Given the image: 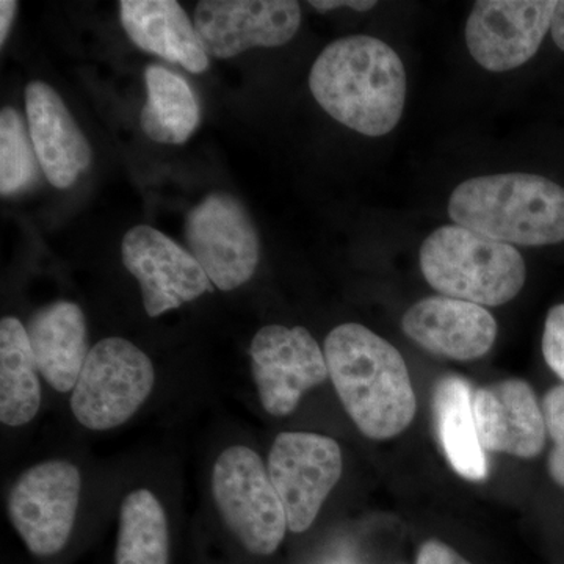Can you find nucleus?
<instances>
[{"mask_svg": "<svg viewBox=\"0 0 564 564\" xmlns=\"http://www.w3.org/2000/svg\"><path fill=\"white\" fill-rule=\"evenodd\" d=\"M302 24V9L293 0H203L195 28L207 54L231 58L254 47L289 43Z\"/></svg>", "mask_w": 564, "mask_h": 564, "instance_id": "obj_13", "label": "nucleus"}, {"mask_svg": "<svg viewBox=\"0 0 564 564\" xmlns=\"http://www.w3.org/2000/svg\"><path fill=\"white\" fill-rule=\"evenodd\" d=\"M185 239L193 258L220 291L240 288L258 269V229L243 204L228 193H212L193 207L185 221Z\"/></svg>", "mask_w": 564, "mask_h": 564, "instance_id": "obj_7", "label": "nucleus"}, {"mask_svg": "<svg viewBox=\"0 0 564 564\" xmlns=\"http://www.w3.org/2000/svg\"><path fill=\"white\" fill-rule=\"evenodd\" d=\"M554 0H480L466 24V44L481 68L505 73L532 61L551 31Z\"/></svg>", "mask_w": 564, "mask_h": 564, "instance_id": "obj_11", "label": "nucleus"}, {"mask_svg": "<svg viewBox=\"0 0 564 564\" xmlns=\"http://www.w3.org/2000/svg\"><path fill=\"white\" fill-rule=\"evenodd\" d=\"M25 109L32 144L47 181L57 188L76 184L90 166L91 148L58 93L44 82H31L25 88Z\"/></svg>", "mask_w": 564, "mask_h": 564, "instance_id": "obj_16", "label": "nucleus"}, {"mask_svg": "<svg viewBox=\"0 0 564 564\" xmlns=\"http://www.w3.org/2000/svg\"><path fill=\"white\" fill-rule=\"evenodd\" d=\"M343 451L332 437L300 432L278 434L269 455V474L292 533L311 529L343 477Z\"/></svg>", "mask_w": 564, "mask_h": 564, "instance_id": "obj_8", "label": "nucleus"}, {"mask_svg": "<svg viewBox=\"0 0 564 564\" xmlns=\"http://www.w3.org/2000/svg\"><path fill=\"white\" fill-rule=\"evenodd\" d=\"M25 329L44 380L55 391H74L90 352L80 307L69 302L52 303L36 311Z\"/></svg>", "mask_w": 564, "mask_h": 564, "instance_id": "obj_18", "label": "nucleus"}, {"mask_svg": "<svg viewBox=\"0 0 564 564\" xmlns=\"http://www.w3.org/2000/svg\"><path fill=\"white\" fill-rule=\"evenodd\" d=\"M448 215L456 225L508 245L564 242V188L538 174L464 181L448 199Z\"/></svg>", "mask_w": 564, "mask_h": 564, "instance_id": "obj_3", "label": "nucleus"}, {"mask_svg": "<svg viewBox=\"0 0 564 564\" xmlns=\"http://www.w3.org/2000/svg\"><path fill=\"white\" fill-rule=\"evenodd\" d=\"M474 417L485 451L522 459L544 451L547 429L543 406L525 380L510 378L474 392Z\"/></svg>", "mask_w": 564, "mask_h": 564, "instance_id": "obj_14", "label": "nucleus"}, {"mask_svg": "<svg viewBox=\"0 0 564 564\" xmlns=\"http://www.w3.org/2000/svg\"><path fill=\"white\" fill-rule=\"evenodd\" d=\"M122 263L140 282L150 317L176 310L210 292L209 276L192 252L151 226H135L121 245Z\"/></svg>", "mask_w": 564, "mask_h": 564, "instance_id": "obj_12", "label": "nucleus"}, {"mask_svg": "<svg viewBox=\"0 0 564 564\" xmlns=\"http://www.w3.org/2000/svg\"><path fill=\"white\" fill-rule=\"evenodd\" d=\"M311 7L318 11H329L336 9H351L356 11L372 10L377 2L372 0H350V2H337V0H311Z\"/></svg>", "mask_w": 564, "mask_h": 564, "instance_id": "obj_27", "label": "nucleus"}, {"mask_svg": "<svg viewBox=\"0 0 564 564\" xmlns=\"http://www.w3.org/2000/svg\"><path fill=\"white\" fill-rule=\"evenodd\" d=\"M151 359L121 337H107L90 348L70 397L77 421L95 432L117 429L147 402L154 388Z\"/></svg>", "mask_w": 564, "mask_h": 564, "instance_id": "obj_6", "label": "nucleus"}, {"mask_svg": "<svg viewBox=\"0 0 564 564\" xmlns=\"http://www.w3.org/2000/svg\"><path fill=\"white\" fill-rule=\"evenodd\" d=\"M169 556L165 510L154 494L137 489L121 505L117 564H169Z\"/></svg>", "mask_w": 564, "mask_h": 564, "instance_id": "obj_22", "label": "nucleus"}, {"mask_svg": "<svg viewBox=\"0 0 564 564\" xmlns=\"http://www.w3.org/2000/svg\"><path fill=\"white\" fill-rule=\"evenodd\" d=\"M545 429L554 448L547 459L549 475L564 488V384L555 386L543 400Z\"/></svg>", "mask_w": 564, "mask_h": 564, "instance_id": "obj_24", "label": "nucleus"}, {"mask_svg": "<svg viewBox=\"0 0 564 564\" xmlns=\"http://www.w3.org/2000/svg\"><path fill=\"white\" fill-rule=\"evenodd\" d=\"M474 393L462 377H444L433 391V414L445 458L459 477L484 481L489 467L474 417Z\"/></svg>", "mask_w": 564, "mask_h": 564, "instance_id": "obj_19", "label": "nucleus"}, {"mask_svg": "<svg viewBox=\"0 0 564 564\" xmlns=\"http://www.w3.org/2000/svg\"><path fill=\"white\" fill-rule=\"evenodd\" d=\"M82 478L73 463L36 464L18 478L9 497V518L33 555L51 556L68 543Z\"/></svg>", "mask_w": 564, "mask_h": 564, "instance_id": "obj_9", "label": "nucleus"}, {"mask_svg": "<svg viewBox=\"0 0 564 564\" xmlns=\"http://www.w3.org/2000/svg\"><path fill=\"white\" fill-rule=\"evenodd\" d=\"M421 269L434 291L484 307L510 303L527 278L524 258L513 245L458 225L443 226L423 240Z\"/></svg>", "mask_w": 564, "mask_h": 564, "instance_id": "obj_4", "label": "nucleus"}, {"mask_svg": "<svg viewBox=\"0 0 564 564\" xmlns=\"http://www.w3.org/2000/svg\"><path fill=\"white\" fill-rule=\"evenodd\" d=\"M121 24L141 51L176 63L191 73L209 68V54L181 3L174 0H121Z\"/></svg>", "mask_w": 564, "mask_h": 564, "instance_id": "obj_17", "label": "nucleus"}, {"mask_svg": "<svg viewBox=\"0 0 564 564\" xmlns=\"http://www.w3.org/2000/svg\"><path fill=\"white\" fill-rule=\"evenodd\" d=\"M17 10L18 2H14V0H2L0 2V44L2 46L6 44L7 36H9Z\"/></svg>", "mask_w": 564, "mask_h": 564, "instance_id": "obj_28", "label": "nucleus"}, {"mask_svg": "<svg viewBox=\"0 0 564 564\" xmlns=\"http://www.w3.org/2000/svg\"><path fill=\"white\" fill-rule=\"evenodd\" d=\"M551 32L556 46L564 52V0L563 2H556Z\"/></svg>", "mask_w": 564, "mask_h": 564, "instance_id": "obj_29", "label": "nucleus"}, {"mask_svg": "<svg viewBox=\"0 0 564 564\" xmlns=\"http://www.w3.org/2000/svg\"><path fill=\"white\" fill-rule=\"evenodd\" d=\"M39 366L28 329L18 318L0 322V421L9 426L32 422L41 406Z\"/></svg>", "mask_w": 564, "mask_h": 564, "instance_id": "obj_20", "label": "nucleus"}, {"mask_svg": "<svg viewBox=\"0 0 564 564\" xmlns=\"http://www.w3.org/2000/svg\"><path fill=\"white\" fill-rule=\"evenodd\" d=\"M315 101L333 120L367 137H383L402 120L406 70L384 41L345 36L322 51L310 74Z\"/></svg>", "mask_w": 564, "mask_h": 564, "instance_id": "obj_1", "label": "nucleus"}, {"mask_svg": "<svg viewBox=\"0 0 564 564\" xmlns=\"http://www.w3.org/2000/svg\"><path fill=\"white\" fill-rule=\"evenodd\" d=\"M415 564H473L454 547L440 540H429L421 545Z\"/></svg>", "mask_w": 564, "mask_h": 564, "instance_id": "obj_26", "label": "nucleus"}, {"mask_svg": "<svg viewBox=\"0 0 564 564\" xmlns=\"http://www.w3.org/2000/svg\"><path fill=\"white\" fill-rule=\"evenodd\" d=\"M20 113L6 107L0 113V193L2 196L28 191L39 177V158L29 141Z\"/></svg>", "mask_w": 564, "mask_h": 564, "instance_id": "obj_23", "label": "nucleus"}, {"mask_svg": "<svg viewBox=\"0 0 564 564\" xmlns=\"http://www.w3.org/2000/svg\"><path fill=\"white\" fill-rule=\"evenodd\" d=\"M323 352L334 389L364 436L392 440L411 425L417 400L392 344L359 323H344L328 334Z\"/></svg>", "mask_w": 564, "mask_h": 564, "instance_id": "obj_2", "label": "nucleus"}, {"mask_svg": "<svg viewBox=\"0 0 564 564\" xmlns=\"http://www.w3.org/2000/svg\"><path fill=\"white\" fill-rule=\"evenodd\" d=\"M212 492L226 527L248 552L278 551L288 516L261 456L245 445L226 448L212 473Z\"/></svg>", "mask_w": 564, "mask_h": 564, "instance_id": "obj_5", "label": "nucleus"}, {"mask_svg": "<svg viewBox=\"0 0 564 564\" xmlns=\"http://www.w3.org/2000/svg\"><path fill=\"white\" fill-rule=\"evenodd\" d=\"M543 355L552 372L564 381V303L552 307L545 318Z\"/></svg>", "mask_w": 564, "mask_h": 564, "instance_id": "obj_25", "label": "nucleus"}, {"mask_svg": "<svg viewBox=\"0 0 564 564\" xmlns=\"http://www.w3.org/2000/svg\"><path fill=\"white\" fill-rule=\"evenodd\" d=\"M404 334L423 350L455 361H473L491 350L497 339L496 318L484 306L429 296L403 315Z\"/></svg>", "mask_w": 564, "mask_h": 564, "instance_id": "obj_15", "label": "nucleus"}, {"mask_svg": "<svg viewBox=\"0 0 564 564\" xmlns=\"http://www.w3.org/2000/svg\"><path fill=\"white\" fill-rule=\"evenodd\" d=\"M148 98L141 110V129L152 141L182 144L191 139L202 120L198 98L184 77L163 66L144 70Z\"/></svg>", "mask_w": 564, "mask_h": 564, "instance_id": "obj_21", "label": "nucleus"}, {"mask_svg": "<svg viewBox=\"0 0 564 564\" xmlns=\"http://www.w3.org/2000/svg\"><path fill=\"white\" fill-rule=\"evenodd\" d=\"M250 355L259 399L274 417L292 414L304 392L329 377L325 352L303 326H263L252 339Z\"/></svg>", "mask_w": 564, "mask_h": 564, "instance_id": "obj_10", "label": "nucleus"}]
</instances>
